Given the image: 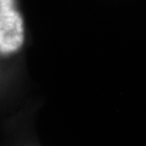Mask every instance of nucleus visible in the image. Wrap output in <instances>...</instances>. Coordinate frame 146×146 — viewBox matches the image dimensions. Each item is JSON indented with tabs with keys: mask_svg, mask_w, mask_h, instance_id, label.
I'll use <instances>...</instances> for the list:
<instances>
[{
	"mask_svg": "<svg viewBox=\"0 0 146 146\" xmlns=\"http://www.w3.org/2000/svg\"><path fill=\"white\" fill-rule=\"evenodd\" d=\"M23 41L24 24L14 0H0V52L2 55L16 52Z\"/></svg>",
	"mask_w": 146,
	"mask_h": 146,
	"instance_id": "1",
	"label": "nucleus"
}]
</instances>
